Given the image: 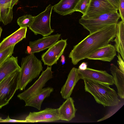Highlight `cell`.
<instances>
[{"label": "cell", "mask_w": 124, "mask_h": 124, "mask_svg": "<svg viewBox=\"0 0 124 124\" xmlns=\"http://www.w3.org/2000/svg\"><path fill=\"white\" fill-rule=\"evenodd\" d=\"M19 0H0V6L4 8H13Z\"/></svg>", "instance_id": "obj_26"}, {"label": "cell", "mask_w": 124, "mask_h": 124, "mask_svg": "<svg viewBox=\"0 0 124 124\" xmlns=\"http://www.w3.org/2000/svg\"><path fill=\"white\" fill-rule=\"evenodd\" d=\"M27 27H20L13 33L4 39L0 43V52L11 46L15 45L25 38Z\"/></svg>", "instance_id": "obj_16"}, {"label": "cell", "mask_w": 124, "mask_h": 124, "mask_svg": "<svg viewBox=\"0 0 124 124\" xmlns=\"http://www.w3.org/2000/svg\"><path fill=\"white\" fill-rule=\"evenodd\" d=\"M67 39H61L42 55L41 60L45 65L51 66L57 63L67 46Z\"/></svg>", "instance_id": "obj_9"}, {"label": "cell", "mask_w": 124, "mask_h": 124, "mask_svg": "<svg viewBox=\"0 0 124 124\" xmlns=\"http://www.w3.org/2000/svg\"><path fill=\"white\" fill-rule=\"evenodd\" d=\"M13 18V8L0 6V20L4 25L10 23Z\"/></svg>", "instance_id": "obj_22"}, {"label": "cell", "mask_w": 124, "mask_h": 124, "mask_svg": "<svg viewBox=\"0 0 124 124\" xmlns=\"http://www.w3.org/2000/svg\"><path fill=\"white\" fill-rule=\"evenodd\" d=\"M52 73L51 67L47 66L35 83L27 89L18 94L17 97L25 102L36 94L42 89L46 83L52 78Z\"/></svg>", "instance_id": "obj_7"}, {"label": "cell", "mask_w": 124, "mask_h": 124, "mask_svg": "<svg viewBox=\"0 0 124 124\" xmlns=\"http://www.w3.org/2000/svg\"><path fill=\"white\" fill-rule=\"evenodd\" d=\"M115 39L114 47L116 52L119 53L124 60V22L121 21L117 24Z\"/></svg>", "instance_id": "obj_21"}, {"label": "cell", "mask_w": 124, "mask_h": 124, "mask_svg": "<svg viewBox=\"0 0 124 124\" xmlns=\"http://www.w3.org/2000/svg\"></svg>", "instance_id": "obj_35"}, {"label": "cell", "mask_w": 124, "mask_h": 124, "mask_svg": "<svg viewBox=\"0 0 124 124\" xmlns=\"http://www.w3.org/2000/svg\"><path fill=\"white\" fill-rule=\"evenodd\" d=\"M53 90L51 87L43 88L39 93L25 102V106L32 107L40 110L44 100L50 95Z\"/></svg>", "instance_id": "obj_19"}, {"label": "cell", "mask_w": 124, "mask_h": 124, "mask_svg": "<svg viewBox=\"0 0 124 124\" xmlns=\"http://www.w3.org/2000/svg\"><path fill=\"white\" fill-rule=\"evenodd\" d=\"M87 63L85 62H83L79 65L78 69L81 70H84L87 68Z\"/></svg>", "instance_id": "obj_31"}, {"label": "cell", "mask_w": 124, "mask_h": 124, "mask_svg": "<svg viewBox=\"0 0 124 124\" xmlns=\"http://www.w3.org/2000/svg\"><path fill=\"white\" fill-rule=\"evenodd\" d=\"M61 35V34L57 33L43 37L34 41H30L25 52L29 54L49 48L58 41Z\"/></svg>", "instance_id": "obj_12"}, {"label": "cell", "mask_w": 124, "mask_h": 124, "mask_svg": "<svg viewBox=\"0 0 124 124\" xmlns=\"http://www.w3.org/2000/svg\"><path fill=\"white\" fill-rule=\"evenodd\" d=\"M1 118L0 117V120H1Z\"/></svg>", "instance_id": "obj_34"}, {"label": "cell", "mask_w": 124, "mask_h": 124, "mask_svg": "<svg viewBox=\"0 0 124 124\" xmlns=\"http://www.w3.org/2000/svg\"><path fill=\"white\" fill-rule=\"evenodd\" d=\"M116 55V51L114 46L108 44L98 49L90 54L87 59L110 62Z\"/></svg>", "instance_id": "obj_13"}, {"label": "cell", "mask_w": 124, "mask_h": 124, "mask_svg": "<svg viewBox=\"0 0 124 124\" xmlns=\"http://www.w3.org/2000/svg\"><path fill=\"white\" fill-rule=\"evenodd\" d=\"M81 79H87L107 84L109 85L114 84L113 77L106 71L98 70L87 68L84 70L78 69Z\"/></svg>", "instance_id": "obj_10"}, {"label": "cell", "mask_w": 124, "mask_h": 124, "mask_svg": "<svg viewBox=\"0 0 124 124\" xmlns=\"http://www.w3.org/2000/svg\"><path fill=\"white\" fill-rule=\"evenodd\" d=\"M57 108H46L38 112H30L26 117V122H49L60 120Z\"/></svg>", "instance_id": "obj_11"}, {"label": "cell", "mask_w": 124, "mask_h": 124, "mask_svg": "<svg viewBox=\"0 0 124 124\" xmlns=\"http://www.w3.org/2000/svg\"><path fill=\"white\" fill-rule=\"evenodd\" d=\"M118 10L120 17L122 21L124 22V0H120Z\"/></svg>", "instance_id": "obj_27"}, {"label": "cell", "mask_w": 124, "mask_h": 124, "mask_svg": "<svg viewBox=\"0 0 124 124\" xmlns=\"http://www.w3.org/2000/svg\"><path fill=\"white\" fill-rule=\"evenodd\" d=\"M2 31V28L1 27H0V39Z\"/></svg>", "instance_id": "obj_33"}, {"label": "cell", "mask_w": 124, "mask_h": 124, "mask_svg": "<svg viewBox=\"0 0 124 124\" xmlns=\"http://www.w3.org/2000/svg\"><path fill=\"white\" fill-rule=\"evenodd\" d=\"M117 10L118 9L120 0H108Z\"/></svg>", "instance_id": "obj_30"}, {"label": "cell", "mask_w": 124, "mask_h": 124, "mask_svg": "<svg viewBox=\"0 0 124 124\" xmlns=\"http://www.w3.org/2000/svg\"><path fill=\"white\" fill-rule=\"evenodd\" d=\"M79 0H61L53 6L54 11L62 16L70 14L75 12L76 6Z\"/></svg>", "instance_id": "obj_20"}, {"label": "cell", "mask_w": 124, "mask_h": 124, "mask_svg": "<svg viewBox=\"0 0 124 124\" xmlns=\"http://www.w3.org/2000/svg\"><path fill=\"white\" fill-rule=\"evenodd\" d=\"M53 6L49 5L44 11L34 17L33 20L29 27L36 35L41 34L43 37L49 35L54 30L51 28L50 17Z\"/></svg>", "instance_id": "obj_6"}, {"label": "cell", "mask_w": 124, "mask_h": 124, "mask_svg": "<svg viewBox=\"0 0 124 124\" xmlns=\"http://www.w3.org/2000/svg\"><path fill=\"white\" fill-rule=\"evenodd\" d=\"M117 10L108 0H90L86 12L81 18L85 19L93 18Z\"/></svg>", "instance_id": "obj_8"}, {"label": "cell", "mask_w": 124, "mask_h": 124, "mask_svg": "<svg viewBox=\"0 0 124 124\" xmlns=\"http://www.w3.org/2000/svg\"><path fill=\"white\" fill-rule=\"evenodd\" d=\"M15 46H11L0 52V65L12 56Z\"/></svg>", "instance_id": "obj_24"}, {"label": "cell", "mask_w": 124, "mask_h": 124, "mask_svg": "<svg viewBox=\"0 0 124 124\" xmlns=\"http://www.w3.org/2000/svg\"><path fill=\"white\" fill-rule=\"evenodd\" d=\"M34 17L30 15H24L19 17L17 22L20 27H29L32 23Z\"/></svg>", "instance_id": "obj_23"}, {"label": "cell", "mask_w": 124, "mask_h": 124, "mask_svg": "<svg viewBox=\"0 0 124 124\" xmlns=\"http://www.w3.org/2000/svg\"><path fill=\"white\" fill-rule=\"evenodd\" d=\"M110 70L114 84L117 89V94L121 99L124 98V73L113 63L110 65Z\"/></svg>", "instance_id": "obj_17"}, {"label": "cell", "mask_w": 124, "mask_h": 124, "mask_svg": "<svg viewBox=\"0 0 124 124\" xmlns=\"http://www.w3.org/2000/svg\"><path fill=\"white\" fill-rule=\"evenodd\" d=\"M85 90L90 93L97 103L106 106H114L120 101L115 91L108 85L84 79Z\"/></svg>", "instance_id": "obj_2"}, {"label": "cell", "mask_w": 124, "mask_h": 124, "mask_svg": "<svg viewBox=\"0 0 124 124\" xmlns=\"http://www.w3.org/2000/svg\"><path fill=\"white\" fill-rule=\"evenodd\" d=\"M17 90H24L27 85L37 77L43 70L42 63L34 54L22 59Z\"/></svg>", "instance_id": "obj_3"}, {"label": "cell", "mask_w": 124, "mask_h": 124, "mask_svg": "<svg viewBox=\"0 0 124 124\" xmlns=\"http://www.w3.org/2000/svg\"><path fill=\"white\" fill-rule=\"evenodd\" d=\"M0 122L26 123L25 120H19L13 119L10 118L8 116L6 119H1Z\"/></svg>", "instance_id": "obj_29"}, {"label": "cell", "mask_w": 124, "mask_h": 124, "mask_svg": "<svg viewBox=\"0 0 124 124\" xmlns=\"http://www.w3.org/2000/svg\"><path fill=\"white\" fill-rule=\"evenodd\" d=\"M117 24L106 26L86 36L74 46L69 57L74 65L87 58L99 48L113 42L115 36Z\"/></svg>", "instance_id": "obj_1"}, {"label": "cell", "mask_w": 124, "mask_h": 124, "mask_svg": "<svg viewBox=\"0 0 124 124\" xmlns=\"http://www.w3.org/2000/svg\"><path fill=\"white\" fill-rule=\"evenodd\" d=\"M117 56V64L118 66V68L124 73V60L122 59L119 53H118Z\"/></svg>", "instance_id": "obj_28"}, {"label": "cell", "mask_w": 124, "mask_h": 124, "mask_svg": "<svg viewBox=\"0 0 124 124\" xmlns=\"http://www.w3.org/2000/svg\"><path fill=\"white\" fill-rule=\"evenodd\" d=\"M20 69L18 64L17 57L12 56L0 65V82L8 76Z\"/></svg>", "instance_id": "obj_18"}, {"label": "cell", "mask_w": 124, "mask_h": 124, "mask_svg": "<svg viewBox=\"0 0 124 124\" xmlns=\"http://www.w3.org/2000/svg\"><path fill=\"white\" fill-rule=\"evenodd\" d=\"M117 11L108 12L95 17L79 20V23L88 31L89 34L92 33L106 26L117 24L120 18Z\"/></svg>", "instance_id": "obj_4"}, {"label": "cell", "mask_w": 124, "mask_h": 124, "mask_svg": "<svg viewBox=\"0 0 124 124\" xmlns=\"http://www.w3.org/2000/svg\"><path fill=\"white\" fill-rule=\"evenodd\" d=\"M80 79L78 69L73 68L68 76L65 84L61 88L60 93L63 98L66 99L70 97L75 86Z\"/></svg>", "instance_id": "obj_14"}, {"label": "cell", "mask_w": 124, "mask_h": 124, "mask_svg": "<svg viewBox=\"0 0 124 124\" xmlns=\"http://www.w3.org/2000/svg\"><path fill=\"white\" fill-rule=\"evenodd\" d=\"M20 70L14 72L0 82V109L8 103L17 90Z\"/></svg>", "instance_id": "obj_5"}, {"label": "cell", "mask_w": 124, "mask_h": 124, "mask_svg": "<svg viewBox=\"0 0 124 124\" xmlns=\"http://www.w3.org/2000/svg\"><path fill=\"white\" fill-rule=\"evenodd\" d=\"M74 102L73 98L70 97L67 99L57 108L60 120L69 121L75 117L77 109L75 107Z\"/></svg>", "instance_id": "obj_15"}, {"label": "cell", "mask_w": 124, "mask_h": 124, "mask_svg": "<svg viewBox=\"0 0 124 124\" xmlns=\"http://www.w3.org/2000/svg\"><path fill=\"white\" fill-rule=\"evenodd\" d=\"M61 62L62 63V65H63L65 63V57L63 55H62L61 56Z\"/></svg>", "instance_id": "obj_32"}, {"label": "cell", "mask_w": 124, "mask_h": 124, "mask_svg": "<svg viewBox=\"0 0 124 124\" xmlns=\"http://www.w3.org/2000/svg\"><path fill=\"white\" fill-rule=\"evenodd\" d=\"M90 0H79L75 7V11L81 13L83 15L86 12Z\"/></svg>", "instance_id": "obj_25"}]
</instances>
